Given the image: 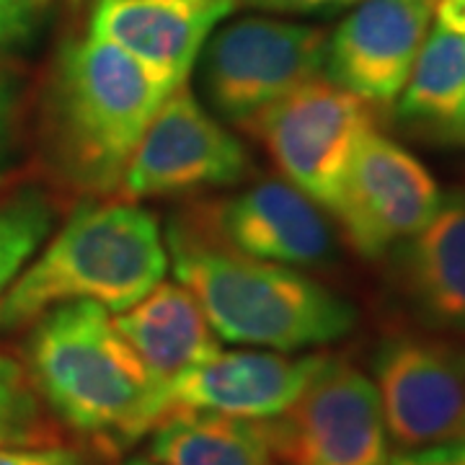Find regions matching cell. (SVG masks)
I'll use <instances>...</instances> for the list:
<instances>
[{
    "mask_svg": "<svg viewBox=\"0 0 465 465\" xmlns=\"http://www.w3.org/2000/svg\"><path fill=\"white\" fill-rule=\"evenodd\" d=\"M29 375L52 416L119 455L168 414V393L96 302H67L32 323Z\"/></svg>",
    "mask_w": 465,
    "mask_h": 465,
    "instance_id": "obj_1",
    "label": "cell"
},
{
    "mask_svg": "<svg viewBox=\"0 0 465 465\" xmlns=\"http://www.w3.org/2000/svg\"><path fill=\"white\" fill-rule=\"evenodd\" d=\"M130 52L94 34L65 42L45 91V150L54 179L84 200L119 194L124 171L168 94Z\"/></svg>",
    "mask_w": 465,
    "mask_h": 465,
    "instance_id": "obj_2",
    "label": "cell"
},
{
    "mask_svg": "<svg viewBox=\"0 0 465 465\" xmlns=\"http://www.w3.org/2000/svg\"><path fill=\"white\" fill-rule=\"evenodd\" d=\"M168 262L197 298L220 341L300 354L347 339L360 311L305 269L251 259L192 228L168 220Z\"/></svg>",
    "mask_w": 465,
    "mask_h": 465,
    "instance_id": "obj_3",
    "label": "cell"
},
{
    "mask_svg": "<svg viewBox=\"0 0 465 465\" xmlns=\"http://www.w3.org/2000/svg\"><path fill=\"white\" fill-rule=\"evenodd\" d=\"M158 217L133 200H81L0 298V331L32 326L67 302L122 313L166 280Z\"/></svg>",
    "mask_w": 465,
    "mask_h": 465,
    "instance_id": "obj_4",
    "label": "cell"
},
{
    "mask_svg": "<svg viewBox=\"0 0 465 465\" xmlns=\"http://www.w3.org/2000/svg\"><path fill=\"white\" fill-rule=\"evenodd\" d=\"M331 34L321 26L246 16L215 29L200 54V88L220 122L243 130L269 104L323 75Z\"/></svg>",
    "mask_w": 465,
    "mask_h": 465,
    "instance_id": "obj_5",
    "label": "cell"
},
{
    "mask_svg": "<svg viewBox=\"0 0 465 465\" xmlns=\"http://www.w3.org/2000/svg\"><path fill=\"white\" fill-rule=\"evenodd\" d=\"M370 372L396 452L465 445V344L458 336L416 326L388 331Z\"/></svg>",
    "mask_w": 465,
    "mask_h": 465,
    "instance_id": "obj_6",
    "label": "cell"
},
{
    "mask_svg": "<svg viewBox=\"0 0 465 465\" xmlns=\"http://www.w3.org/2000/svg\"><path fill=\"white\" fill-rule=\"evenodd\" d=\"M375 106L318 75L298 85L243 127L277 166L326 213L341 194L362 137L375 130Z\"/></svg>",
    "mask_w": 465,
    "mask_h": 465,
    "instance_id": "obj_7",
    "label": "cell"
},
{
    "mask_svg": "<svg viewBox=\"0 0 465 465\" xmlns=\"http://www.w3.org/2000/svg\"><path fill=\"white\" fill-rule=\"evenodd\" d=\"M256 171L246 143L182 84L150 119L119 186L122 200L194 197L235 189Z\"/></svg>",
    "mask_w": 465,
    "mask_h": 465,
    "instance_id": "obj_8",
    "label": "cell"
},
{
    "mask_svg": "<svg viewBox=\"0 0 465 465\" xmlns=\"http://www.w3.org/2000/svg\"><path fill=\"white\" fill-rule=\"evenodd\" d=\"M272 432L280 465H388L393 455L375 382L339 354H326Z\"/></svg>",
    "mask_w": 465,
    "mask_h": 465,
    "instance_id": "obj_9",
    "label": "cell"
},
{
    "mask_svg": "<svg viewBox=\"0 0 465 465\" xmlns=\"http://www.w3.org/2000/svg\"><path fill=\"white\" fill-rule=\"evenodd\" d=\"M442 202L432 171L378 127L362 137L331 207L339 238L365 262H381L424 228Z\"/></svg>",
    "mask_w": 465,
    "mask_h": 465,
    "instance_id": "obj_10",
    "label": "cell"
},
{
    "mask_svg": "<svg viewBox=\"0 0 465 465\" xmlns=\"http://www.w3.org/2000/svg\"><path fill=\"white\" fill-rule=\"evenodd\" d=\"M179 217L238 253L305 272L331 266L339 251L331 215L282 176L241 183Z\"/></svg>",
    "mask_w": 465,
    "mask_h": 465,
    "instance_id": "obj_11",
    "label": "cell"
},
{
    "mask_svg": "<svg viewBox=\"0 0 465 465\" xmlns=\"http://www.w3.org/2000/svg\"><path fill=\"white\" fill-rule=\"evenodd\" d=\"M432 24V0H360L329 36L326 78L375 109L399 99Z\"/></svg>",
    "mask_w": 465,
    "mask_h": 465,
    "instance_id": "obj_12",
    "label": "cell"
},
{
    "mask_svg": "<svg viewBox=\"0 0 465 465\" xmlns=\"http://www.w3.org/2000/svg\"><path fill=\"white\" fill-rule=\"evenodd\" d=\"M329 351L217 349L168 385V411H210L272 421L313 381Z\"/></svg>",
    "mask_w": 465,
    "mask_h": 465,
    "instance_id": "obj_13",
    "label": "cell"
},
{
    "mask_svg": "<svg viewBox=\"0 0 465 465\" xmlns=\"http://www.w3.org/2000/svg\"><path fill=\"white\" fill-rule=\"evenodd\" d=\"M385 259L388 282L416 329L465 336V189L442 194L430 223Z\"/></svg>",
    "mask_w": 465,
    "mask_h": 465,
    "instance_id": "obj_14",
    "label": "cell"
},
{
    "mask_svg": "<svg viewBox=\"0 0 465 465\" xmlns=\"http://www.w3.org/2000/svg\"><path fill=\"white\" fill-rule=\"evenodd\" d=\"M235 5L238 0H96L88 34L130 52L158 81L179 88Z\"/></svg>",
    "mask_w": 465,
    "mask_h": 465,
    "instance_id": "obj_15",
    "label": "cell"
},
{
    "mask_svg": "<svg viewBox=\"0 0 465 465\" xmlns=\"http://www.w3.org/2000/svg\"><path fill=\"white\" fill-rule=\"evenodd\" d=\"M114 323L166 393L182 372L223 349L202 305L182 282H158L133 308L114 313Z\"/></svg>",
    "mask_w": 465,
    "mask_h": 465,
    "instance_id": "obj_16",
    "label": "cell"
},
{
    "mask_svg": "<svg viewBox=\"0 0 465 465\" xmlns=\"http://www.w3.org/2000/svg\"><path fill=\"white\" fill-rule=\"evenodd\" d=\"M396 101V116L409 133L465 145V36L434 26Z\"/></svg>",
    "mask_w": 465,
    "mask_h": 465,
    "instance_id": "obj_17",
    "label": "cell"
},
{
    "mask_svg": "<svg viewBox=\"0 0 465 465\" xmlns=\"http://www.w3.org/2000/svg\"><path fill=\"white\" fill-rule=\"evenodd\" d=\"M148 455L163 465H280L272 421L210 411H168L148 434Z\"/></svg>",
    "mask_w": 465,
    "mask_h": 465,
    "instance_id": "obj_18",
    "label": "cell"
},
{
    "mask_svg": "<svg viewBox=\"0 0 465 465\" xmlns=\"http://www.w3.org/2000/svg\"><path fill=\"white\" fill-rule=\"evenodd\" d=\"M57 215L60 207L42 186H24L0 202V298L47 243Z\"/></svg>",
    "mask_w": 465,
    "mask_h": 465,
    "instance_id": "obj_19",
    "label": "cell"
},
{
    "mask_svg": "<svg viewBox=\"0 0 465 465\" xmlns=\"http://www.w3.org/2000/svg\"><path fill=\"white\" fill-rule=\"evenodd\" d=\"M60 421L42 401L26 365L0 354V445L42 448L63 445Z\"/></svg>",
    "mask_w": 465,
    "mask_h": 465,
    "instance_id": "obj_20",
    "label": "cell"
},
{
    "mask_svg": "<svg viewBox=\"0 0 465 465\" xmlns=\"http://www.w3.org/2000/svg\"><path fill=\"white\" fill-rule=\"evenodd\" d=\"M52 8L54 0H0V50L32 45Z\"/></svg>",
    "mask_w": 465,
    "mask_h": 465,
    "instance_id": "obj_21",
    "label": "cell"
},
{
    "mask_svg": "<svg viewBox=\"0 0 465 465\" xmlns=\"http://www.w3.org/2000/svg\"><path fill=\"white\" fill-rule=\"evenodd\" d=\"M18 124H21V88L16 75L0 63V176L16 166Z\"/></svg>",
    "mask_w": 465,
    "mask_h": 465,
    "instance_id": "obj_22",
    "label": "cell"
},
{
    "mask_svg": "<svg viewBox=\"0 0 465 465\" xmlns=\"http://www.w3.org/2000/svg\"><path fill=\"white\" fill-rule=\"evenodd\" d=\"M0 465H96L85 450L67 445H42V448H3Z\"/></svg>",
    "mask_w": 465,
    "mask_h": 465,
    "instance_id": "obj_23",
    "label": "cell"
},
{
    "mask_svg": "<svg viewBox=\"0 0 465 465\" xmlns=\"http://www.w3.org/2000/svg\"><path fill=\"white\" fill-rule=\"evenodd\" d=\"M243 3L274 14H321V11L357 5L360 0H243Z\"/></svg>",
    "mask_w": 465,
    "mask_h": 465,
    "instance_id": "obj_24",
    "label": "cell"
},
{
    "mask_svg": "<svg viewBox=\"0 0 465 465\" xmlns=\"http://www.w3.org/2000/svg\"><path fill=\"white\" fill-rule=\"evenodd\" d=\"M388 465H465V445L424 452H396Z\"/></svg>",
    "mask_w": 465,
    "mask_h": 465,
    "instance_id": "obj_25",
    "label": "cell"
},
{
    "mask_svg": "<svg viewBox=\"0 0 465 465\" xmlns=\"http://www.w3.org/2000/svg\"><path fill=\"white\" fill-rule=\"evenodd\" d=\"M432 16L437 26L465 36V0H432Z\"/></svg>",
    "mask_w": 465,
    "mask_h": 465,
    "instance_id": "obj_26",
    "label": "cell"
},
{
    "mask_svg": "<svg viewBox=\"0 0 465 465\" xmlns=\"http://www.w3.org/2000/svg\"><path fill=\"white\" fill-rule=\"evenodd\" d=\"M114 465H163V463H158L155 458H150L148 452H137V455H127V458H122V460Z\"/></svg>",
    "mask_w": 465,
    "mask_h": 465,
    "instance_id": "obj_27",
    "label": "cell"
}]
</instances>
